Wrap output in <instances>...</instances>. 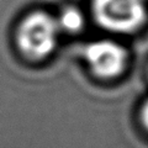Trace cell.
<instances>
[{
	"label": "cell",
	"mask_w": 148,
	"mask_h": 148,
	"mask_svg": "<svg viewBox=\"0 0 148 148\" xmlns=\"http://www.w3.org/2000/svg\"><path fill=\"white\" fill-rule=\"evenodd\" d=\"M90 11L96 25L112 34L137 32L148 18L147 0H91Z\"/></svg>",
	"instance_id": "cell-2"
},
{
	"label": "cell",
	"mask_w": 148,
	"mask_h": 148,
	"mask_svg": "<svg viewBox=\"0 0 148 148\" xmlns=\"http://www.w3.org/2000/svg\"><path fill=\"white\" fill-rule=\"evenodd\" d=\"M61 31L56 17L43 10L29 12L16 30V43L25 57L34 61L47 58L57 47Z\"/></svg>",
	"instance_id": "cell-1"
},
{
	"label": "cell",
	"mask_w": 148,
	"mask_h": 148,
	"mask_svg": "<svg viewBox=\"0 0 148 148\" xmlns=\"http://www.w3.org/2000/svg\"><path fill=\"white\" fill-rule=\"evenodd\" d=\"M141 120H142V123L145 125V127L148 130V100L142 106V110H141Z\"/></svg>",
	"instance_id": "cell-5"
},
{
	"label": "cell",
	"mask_w": 148,
	"mask_h": 148,
	"mask_svg": "<svg viewBox=\"0 0 148 148\" xmlns=\"http://www.w3.org/2000/svg\"><path fill=\"white\" fill-rule=\"evenodd\" d=\"M84 58L91 72L101 79L119 77L128 61L126 48L111 40L90 42L84 49Z\"/></svg>",
	"instance_id": "cell-3"
},
{
	"label": "cell",
	"mask_w": 148,
	"mask_h": 148,
	"mask_svg": "<svg viewBox=\"0 0 148 148\" xmlns=\"http://www.w3.org/2000/svg\"><path fill=\"white\" fill-rule=\"evenodd\" d=\"M58 29L66 34H79L85 26V16L79 8L68 5L56 17Z\"/></svg>",
	"instance_id": "cell-4"
}]
</instances>
